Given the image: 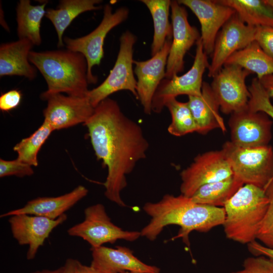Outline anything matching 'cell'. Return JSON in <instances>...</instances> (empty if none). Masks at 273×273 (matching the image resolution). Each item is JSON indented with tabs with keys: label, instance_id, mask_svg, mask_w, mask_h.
Returning <instances> with one entry per match:
<instances>
[{
	"label": "cell",
	"instance_id": "44dd1931",
	"mask_svg": "<svg viewBox=\"0 0 273 273\" xmlns=\"http://www.w3.org/2000/svg\"><path fill=\"white\" fill-rule=\"evenodd\" d=\"M188 103L197 126V132L206 134L215 129L223 133L227 131L223 118L219 113L220 106L210 85L203 82L199 96H188Z\"/></svg>",
	"mask_w": 273,
	"mask_h": 273
},
{
	"label": "cell",
	"instance_id": "7c38bea8",
	"mask_svg": "<svg viewBox=\"0 0 273 273\" xmlns=\"http://www.w3.org/2000/svg\"><path fill=\"white\" fill-rule=\"evenodd\" d=\"M273 121L264 112H255L248 106L231 114L228 125L231 142L245 148L268 145Z\"/></svg>",
	"mask_w": 273,
	"mask_h": 273
},
{
	"label": "cell",
	"instance_id": "74e56055",
	"mask_svg": "<svg viewBox=\"0 0 273 273\" xmlns=\"http://www.w3.org/2000/svg\"><path fill=\"white\" fill-rule=\"evenodd\" d=\"M247 245L249 252L254 255H263L273 259L272 248L267 247L256 240Z\"/></svg>",
	"mask_w": 273,
	"mask_h": 273
},
{
	"label": "cell",
	"instance_id": "cb8c5ba5",
	"mask_svg": "<svg viewBox=\"0 0 273 273\" xmlns=\"http://www.w3.org/2000/svg\"><path fill=\"white\" fill-rule=\"evenodd\" d=\"M47 3L45 2L34 6L29 0H20L18 3L16 13L19 39H27L34 46L41 43L40 29L42 19L46 15Z\"/></svg>",
	"mask_w": 273,
	"mask_h": 273
},
{
	"label": "cell",
	"instance_id": "b9f144b4",
	"mask_svg": "<svg viewBox=\"0 0 273 273\" xmlns=\"http://www.w3.org/2000/svg\"><path fill=\"white\" fill-rule=\"evenodd\" d=\"M121 273H145V272H135V271H124Z\"/></svg>",
	"mask_w": 273,
	"mask_h": 273
},
{
	"label": "cell",
	"instance_id": "d4e9b609",
	"mask_svg": "<svg viewBox=\"0 0 273 273\" xmlns=\"http://www.w3.org/2000/svg\"><path fill=\"white\" fill-rule=\"evenodd\" d=\"M233 8L246 24L273 27V7L264 0H218Z\"/></svg>",
	"mask_w": 273,
	"mask_h": 273
},
{
	"label": "cell",
	"instance_id": "f1b7e54d",
	"mask_svg": "<svg viewBox=\"0 0 273 273\" xmlns=\"http://www.w3.org/2000/svg\"><path fill=\"white\" fill-rule=\"evenodd\" d=\"M53 131L52 127L43 121L32 134L14 147V151L17 153V159L32 166H37L38 153Z\"/></svg>",
	"mask_w": 273,
	"mask_h": 273
},
{
	"label": "cell",
	"instance_id": "8992f818",
	"mask_svg": "<svg viewBox=\"0 0 273 273\" xmlns=\"http://www.w3.org/2000/svg\"><path fill=\"white\" fill-rule=\"evenodd\" d=\"M120 46L115 64L106 79L98 86L89 90L87 96L95 108L111 94L122 90L130 92L138 100L136 80L132 65L135 35L127 30L121 35Z\"/></svg>",
	"mask_w": 273,
	"mask_h": 273
},
{
	"label": "cell",
	"instance_id": "f35d334b",
	"mask_svg": "<svg viewBox=\"0 0 273 273\" xmlns=\"http://www.w3.org/2000/svg\"><path fill=\"white\" fill-rule=\"evenodd\" d=\"M259 80L269 98L273 97V74L266 75Z\"/></svg>",
	"mask_w": 273,
	"mask_h": 273
},
{
	"label": "cell",
	"instance_id": "9a60e30c",
	"mask_svg": "<svg viewBox=\"0 0 273 273\" xmlns=\"http://www.w3.org/2000/svg\"><path fill=\"white\" fill-rule=\"evenodd\" d=\"M43 100L47 101V107L43 111V121L54 130L84 124L95 109L87 96L78 97L57 94Z\"/></svg>",
	"mask_w": 273,
	"mask_h": 273
},
{
	"label": "cell",
	"instance_id": "4dcf8cb0",
	"mask_svg": "<svg viewBox=\"0 0 273 273\" xmlns=\"http://www.w3.org/2000/svg\"><path fill=\"white\" fill-rule=\"evenodd\" d=\"M248 89L250 98L248 107L255 112H264L273 119V105L270 102V98L257 78L252 79Z\"/></svg>",
	"mask_w": 273,
	"mask_h": 273
},
{
	"label": "cell",
	"instance_id": "d6a6232c",
	"mask_svg": "<svg viewBox=\"0 0 273 273\" xmlns=\"http://www.w3.org/2000/svg\"><path fill=\"white\" fill-rule=\"evenodd\" d=\"M231 273H273V259L259 255L245 259L243 268Z\"/></svg>",
	"mask_w": 273,
	"mask_h": 273
},
{
	"label": "cell",
	"instance_id": "4fadbf2b",
	"mask_svg": "<svg viewBox=\"0 0 273 273\" xmlns=\"http://www.w3.org/2000/svg\"><path fill=\"white\" fill-rule=\"evenodd\" d=\"M170 10L172 41L166 68L165 78L167 79L184 70L186 53L201 36L196 27L189 23L188 13L184 6L177 1H171Z\"/></svg>",
	"mask_w": 273,
	"mask_h": 273
},
{
	"label": "cell",
	"instance_id": "836d02e7",
	"mask_svg": "<svg viewBox=\"0 0 273 273\" xmlns=\"http://www.w3.org/2000/svg\"><path fill=\"white\" fill-rule=\"evenodd\" d=\"M32 166L18 159L13 160L0 159V177L16 176L23 177L34 174Z\"/></svg>",
	"mask_w": 273,
	"mask_h": 273
},
{
	"label": "cell",
	"instance_id": "60d3db41",
	"mask_svg": "<svg viewBox=\"0 0 273 273\" xmlns=\"http://www.w3.org/2000/svg\"><path fill=\"white\" fill-rule=\"evenodd\" d=\"M265 2L273 7V0H264Z\"/></svg>",
	"mask_w": 273,
	"mask_h": 273
},
{
	"label": "cell",
	"instance_id": "3957f363",
	"mask_svg": "<svg viewBox=\"0 0 273 273\" xmlns=\"http://www.w3.org/2000/svg\"><path fill=\"white\" fill-rule=\"evenodd\" d=\"M29 60L39 71L47 84V90L40 95L41 100L63 93L73 97L87 96V64L81 53L68 49L31 51Z\"/></svg>",
	"mask_w": 273,
	"mask_h": 273
},
{
	"label": "cell",
	"instance_id": "9c48e42d",
	"mask_svg": "<svg viewBox=\"0 0 273 273\" xmlns=\"http://www.w3.org/2000/svg\"><path fill=\"white\" fill-rule=\"evenodd\" d=\"M196 46L194 61L190 69L180 76L176 75L169 79L164 78L160 82L153 98L152 112L160 113L168 100L178 96L201 95L203 74L209 63L200 38Z\"/></svg>",
	"mask_w": 273,
	"mask_h": 273
},
{
	"label": "cell",
	"instance_id": "ba28073f",
	"mask_svg": "<svg viewBox=\"0 0 273 273\" xmlns=\"http://www.w3.org/2000/svg\"><path fill=\"white\" fill-rule=\"evenodd\" d=\"M84 220L70 227L68 235L82 239L90 246L97 248L118 240L133 242L141 237V232L124 230L114 224L106 212L105 206L98 203L86 208Z\"/></svg>",
	"mask_w": 273,
	"mask_h": 273
},
{
	"label": "cell",
	"instance_id": "30bf717a",
	"mask_svg": "<svg viewBox=\"0 0 273 273\" xmlns=\"http://www.w3.org/2000/svg\"><path fill=\"white\" fill-rule=\"evenodd\" d=\"M233 175L231 166L222 150L198 155L180 174L181 194L191 198L201 186Z\"/></svg>",
	"mask_w": 273,
	"mask_h": 273
},
{
	"label": "cell",
	"instance_id": "1f68e13d",
	"mask_svg": "<svg viewBox=\"0 0 273 273\" xmlns=\"http://www.w3.org/2000/svg\"><path fill=\"white\" fill-rule=\"evenodd\" d=\"M264 189L268 199V205L256 239L263 245L273 249V179Z\"/></svg>",
	"mask_w": 273,
	"mask_h": 273
},
{
	"label": "cell",
	"instance_id": "e0dca14e",
	"mask_svg": "<svg viewBox=\"0 0 273 273\" xmlns=\"http://www.w3.org/2000/svg\"><path fill=\"white\" fill-rule=\"evenodd\" d=\"M178 2L188 7L198 18L201 25L200 39L204 51L212 55L215 41L220 30L236 13L232 8L218 0H179Z\"/></svg>",
	"mask_w": 273,
	"mask_h": 273
},
{
	"label": "cell",
	"instance_id": "5bb4252c",
	"mask_svg": "<svg viewBox=\"0 0 273 273\" xmlns=\"http://www.w3.org/2000/svg\"><path fill=\"white\" fill-rule=\"evenodd\" d=\"M256 29L246 24L236 13L217 34L208 68V76H214L234 53L254 41Z\"/></svg>",
	"mask_w": 273,
	"mask_h": 273
},
{
	"label": "cell",
	"instance_id": "d6986e66",
	"mask_svg": "<svg viewBox=\"0 0 273 273\" xmlns=\"http://www.w3.org/2000/svg\"><path fill=\"white\" fill-rule=\"evenodd\" d=\"M90 250L92 260L90 265L104 273L160 272L159 267L142 261L134 256L131 250L125 246L110 248L102 246L90 248Z\"/></svg>",
	"mask_w": 273,
	"mask_h": 273
},
{
	"label": "cell",
	"instance_id": "52a82bcc",
	"mask_svg": "<svg viewBox=\"0 0 273 273\" xmlns=\"http://www.w3.org/2000/svg\"><path fill=\"white\" fill-rule=\"evenodd\" d=\"M129 10L126 7H120L113 12L109 4L104 6L103 19L100 24L90 33L83 36L72 38L63 37L66 49L82 54L87 64V80L88 84H95L98 78L92 73L95 65L99 66L104 57V43L106 36L113 28L125 21Z\"/></svg>",
	"mask_w": 273,
	"mask_h": 273
},
{
	"label": "cell",
	"instance_id": "d590c367",
	"mask_svg": "<svg viewBox=\"0 0 273 273\" xmlns=\"http://www.w3.org/2000/svg\"><path fill=\"white\" fill-rule=\"evenodd\" d=\"M22 98V95L17 89L10 90L1 95L0 97V109L3 112H8L19 106Z\"/></svg>",
	"mask_w": 273,
	"mask_h": 273
},
{
	"label": "cell",
	"instance_id": "603a6c76",
	"mask_svg": "<svg viewBox=\"0 0 273 273\" xmlns=\"http://www.w3.org/2000/svg\"><path fill=\"white\" fill-rule=\"evenodd\" d=\"M100 0H61L57 9L46 10L45 17L53 24L58 36V47L65 46L63 34L72 21L78 15L87 11L100 9Z\"/></svg>",
	"mask_w": 273,
	"mask_h": 273
},
{
	"label": "cell",
	"instance_id": "277c9868",
	"mask_svg": "<svg viewBox=\"0 0 273 273\" xmlns=\"http://www.w3.org/2000/svg\"><path fill=\"white\" fill-rule=\"evenodd\" d=\"M268 205L264 189L244 185L223 206L226 237L243 244L255 241Z\"/></svg>",
	"mask_w": 273,
	"mask_h": 273
},
{
	"label": "cell",
	"instance_id": "83f0119b",
	"mask_svg": "<svg viewBox=\"0 0 273 273\" xmlns=\"http://www.w3.org/2000/svg\"><path fill=\"white\" fill-rule=\"evenodd\" d=\"M170 0H142L149 9L154 23V35L151 45V56L159 52L167 39H171L172 27L169 21Z\"/></svg>",
	"mask_w": 273,
	"mask_h": 273
},
{
	"label": "cell",
	"instance_id": "8d00e7d4",
	"mask_svg": "<svg viewBox=\"0 0 273 273\" xmlns=\"http://www.w3.org/2000/svg\"><path fill=\"white\" fill-rule=\"evenodd\" d=\"M60 273H104L91 265L87 266L79 260L68 258L64 265L60 267Z\"/></svg>",
	"mask_w": 273,
	"mask_h": 273
},
{
	"label": "cell",
	"instance_id": "f546056e",
	"mask_svg": "<svg viewBox=\"0 0 273 273\" xmlns=\"http://www.w3.org/2000/svg\"><path fill=\"white\" fill-rule=\"evenodd\" d=\"M165 107L168 109L171 122L168 127V132L175 136H182L197 132V126L187 102H181L176 98L168 100Z\"/></svg>",
	"mask_w": 273,
	"mask_h": 273
},
{
	"label": "cell",
	"instance_id": "2e32d148",
	"mask_svg": "<svg viewBox=\"0 0 273 273\" xmlns=\"http://www.w3.org/2000/svg\"><path fill=\"white\" fill-rule=\"evenodd\" d=\"M67 219L66 214L56 219L45 217L18 214L9 217L8 222L13 238L20 245H28L26 259L35 258L39 248L42 246L54 229Z\"/></svg>",
	"mask_w": 273,
	"mask_h": 273
},
{
	"label": "cell",
	"instance_id": "6da1fadb",
	"mask_svg": "<svg viewBox=\"0 0 273 273\" xmlns=\"http://www.w3.org/2000/svg\"><path fill=\"white\" fill-rule=\"evenodd\" d=\"M84 125L97 159L107 168L103 183L105 196L118 206L126 207L121 193L127 186L126 176L146 157L149 147L141 127L109 98L95 108Z\"/></svg>",
	"mask_w": 273,
	"mask_h": 273
},
{
	"label": "cell",
	"instance_id": "e575fe53",
	"mask_svg": "<svg viewBox=\"0 0 273 273\" xmlns=\"http://www.w3.org/2000/svg\"><path fill=\"white\" fill-rule=\"evenodd\" d=\"M254 41L265 53L273 58V27H257Z\"/></svg>",
	"mask_w": 273,
	"mask_h": 273
},
{
	"label": "cell",
	"instance_id": "ffe728a7",
	"mask_svg": "<svg viewBox=\"0 0 273 273\" xmlns=\"http://www.w3.org/2000/svg\"><path fill=\"white\" fill-rule=\"evenodd\" d=\"M88 192L84 186L79 185L71 192L59 196L37 197L28 201L20 208L2 214L0 217L25 214L56 219L65 214L66 211L85 197Z\"/></svg>",
	"mask_w": 273,
	"mask_h": 273
},
{
	"label": "cell",
	"instance_id": "8fae6325",
	"mask_svg": "<svg viewBox=\"0 0 273 273\" xmlns=\"http://www.w3.org/2000/svg\"><path fill=\"white\" fill-rule=\"evenodd\" d=\"M251 73L238 65L229 64L213 77L210 86L223 113L232 114L247 107L250 93L246 79Z\"/></svg>",
	"mask_w": 273,
	"mask_h": 273
},
{
	"label": "cell",
	"instance_id": "484cf974",
	"mask_svg": "<svg viewBox=\"0 0 273 273\" xmlns=\"http://www.w3.org/2000/svg\"><path fill=\"white\" fill-rule=\"evenodd\" d=\"M229 64L237 65L252 73H255L258 80L273 74V58L265 53L255 41L234 53L224 64Z\"/></svg>",
	"mask_w": 273,
	"mask_h": 273
},
{
	"label": "cell",
	"instance_id": "7a4b0ae2",
	"mask_svg": "<svg viewBox=\"0 0 273 273\" xmlns=\"http://www.w3.org/2000/svg\"><path fill=\"white\" fill-rule=\"evenodd\" d=\"M143 208L151 219L140 231L141 237L151 241L156 240L166 226L176 225L180 229L174 238H181L189 245L192 232H207L223 225L225 219L223 207L198 204L181 194H166L158 202L145 203Z\"/></svg>",
	"mask_w": 273,
	"mask_h": 273
},
{
	"label": "cell",
	"instance_id": "7402d4cb",
	"mask_svg": "<svg viewBox=\"0 0 273 273\" xmlns=\"http://www.w3.org/2000/svg\"><path fill=\"white\" fill-rule=\"evenodd\" d=\"M34 44L27 39L3 43L0 46V76H20L34 79L37 69L31 64L29 55Z\"/></svg>",
	"mask_w": 273,
	"mask_h": 273
},
{
	"label": "cell",
	"instance_id": "4316f807",
	"mask_svg": "<svg viewBox=\"0 0 273 273\" xmlns=\"http://www.w3.org/2000/svg\"><path fill=\"white\" fill-rule=\"evenodd\" d=\"M244 184L234 175L200 187L191 197L195 203L223 207Z\"/></svg>",
	"mask_w": 273,
	"mask_h": 273
},
{
	"label": "cell",
	"instance_id": "5b68a950",
	"mask_svg": "<svg viewBox=\"0 0 273 273\" xmlns=\"http://www.w3.org/2000/svg\"><path fill=\"white\" fill-rule=\"evenodd\" d=\"M221 150L233 175L244 185L264 189L273 178V149L271 146L245 148L228 141L223 145Z\"/></svg>",
	"mask_w": 273,
	"mask_h": 273
},
{
	"label": "cell",
	"instance_id": "ab89813d",
	"mask_svg": "<svg viewBox=\"0 0 273 273\" xmlns=\"http://www.w3.org/2000/svg\"><path fill=\"white\" fill-rule=\"evenodd\" d=\"M60 267L55 269H42L40 270H36L31 273H60Z\"/></svg>",
	"mask_w": 273,
	"mask_h": 273
},
{
	"label": "cell",
	"instance_id": "ac0fdd59",
	"mask_svg": "<svg viewBox=\"0 0 273 273\" xmlns=\"http://www.w3.org/2000/svg\"><path fill=\"white\" fill-rule=\"evenodd\" d=\"M171 39H167L162 49L144 61H134V73L137 77L136 92L144 112L152 113V102L155 92L161 81L165 78L168 56Z\"/></svg>",
	"mask_w": 273,
	"mask_h": 273
}]
</instances>
